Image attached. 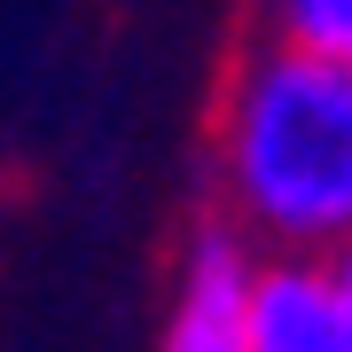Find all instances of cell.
I'll return each instance as SVG.
<instances>
[{"instance_id": "1", "label": "cell", "mask_w": 352, "mask_h": 352, "mask_svg": "<svg viewBox=\"0 0 352 352\" xmlns=\"http://www.w3.org/2000/svg\"><path fill=\"white\" fill-rule=\"evenodd\" d=\"M219 173L243 227L289 258L352 243V63L266 39L227 87Z\"/></svg>"}, {"instance_id": "4", "label": "cell", "mask_w": 352, "mask_h": 352, "mask_svg": "<svg viewBox=\"0 0 352 352\" xmlns=\"http://www.w3.org/2000/svg\"><path fill=\"white\" fill-rule=\"evenodd\" d=\"M274 39L352 63V0H274Z\"/></svg>"}, {"instance_id": "3", "label": "cell", "mask_w": 352, "mask_h": 352, "mask_svg": "<svg viewBox=\"0 0 352 352\" xmlns=\"http://www.w3.org/2000/svg\"><path fill=\"white\" fill-rule=\"evenodd\" d=\"M243 352H344L337 298H329L321 258L258 266V289H251V344H243Z\"/></svg>"}, {"instance_id": "5", "label": "cell", "mask_w": 352, "mask_h": 352, "mask_svg": "<svg viewBox=\"0 0 352 352\" xmlns=\"http://www.w3.org/2000/svg\"><path fill=\"white\" fill-rule=\"evenodd\" d=\"M329 274V298H337V329H344V352H352V243H337V251L321 258Z\"/></svg>"}, {"instance_id": "2", "label": "cell", "mask_w": 352, "mask_h": 352, "mask_svg": "<svg viewBox=\"0 0 352 352\" xmlns=\"http://www.w3.org/2000/svg\"><path fill=\"white\" fill-rule=\"evenodd\" d=\"M251 289H258L251 243L227 235V227L196 235L188 266H180V289H173V314H164V344H157V352H243V344H251Z\"/></svg>"}]
</instances>
